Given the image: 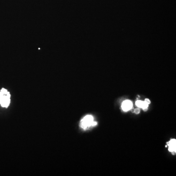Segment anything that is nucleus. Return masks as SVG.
I'll return each instance as SVG.
<instances>
[{"label":"nucleus","mask_w":176,"mask_h":176,"mask_svg":"<svg viewBox=\"0 0 176 176\" xmlns=\"http://www.w3.org/2000/svg\"><path fill=\"white\" fill-rule=\"evenodd\" d=\"M10 95L9 93L5 89L0 90V104L3 107L7 108L10 102Z\"/></svg>","instance_id":"obj_1"},{"label":"nucleus","mask_w":176,"mask_h":176,"mask_svg":"<svg viewBox=\"0 0 176 176\" xmlns=\"http://www.w3.org/2000/svg\"><path fill=\"white\" fill-rule=\"evenodd\" d=\"M97 122L94 121V118L91 115L86 116L81 121V127L84 129H86L90 126H95Z\"/></svg>","instance_id":"obj_2"},{"label":"nucleus","mask_w":176,"mask_h":176,"mask_svg":"<svg viewBox=\"0 0 176 176\" xmlns=\"http://www.w3.org/2000/svg\"><path fill=\"white\" fill-rule=\"evenodd\" d=\"M132 106H133L132 102L130 100H126L123 101V102L122 103L121 107L122 110L126 112L131 110L132 108Z\"/></svg>","instance_id":"obj_3"},{"label":"nucleus","mask_w":176,"mask_h":176,"mask_svg":"<svg viewBox=\"0 0 176 176\" xmlns=\"http://www.w3.org/2000/svg\"><path fill=\"white\" fill-rule=\"evenodd\" d=\"M167 143L169 146V151L171 152L173 154H174L176 153V140L175 139H172Z\"/></svg>","instance_id":"obj_4"},{"label":"nucleus","mask_w":176,"mask_h":176,"mask_svg":"<svg viewBox=\"0 0 176 176\" xmlns=\"http://www.w3.org/2000/svg\"><path fill=\"white\" fill-rule=\"evenodd\" d=\"M135 105L137 107H140L143 109V110L145 111L147 110V108L148 107V105L145 101H142L140 100H137L135 102Z\"/></svg>","instance_id":"obj_5"},{"label":"nucleus","mask_w":176,"mask_h":176,"mask_svg":"<svg viewBox=\"0 0 176 176\" xmlns=\"http://www.w3.org/2000/svg\"><path fill=\"white\" fill-rule=\"evenodd\" d=\"M134 112L136 113V114H139L140 112V110L139 109V108H136L135 109V110H134Z\"/></svg>","instance_id":"obj_6"},{"label":"nucleus","mask_w":176,"mask_h":176,"mask_svg":"<svg viewBox=\"0 0 176 176\" xmlns=\"http://www.w3.org/2000/svg\"><path fill=\"white\" fill-rule=\"evenodd\" d=\"M144 101L146 102L148 104H150V103H151V102H150V100H149V99H145Z\"/></svg>","instance_id":"obj_7"},{"label":"nucleus","mask_w":176,"mask_h":176,"mask_svg":"<svg viewBox=\"0 0 176 176\" xmlns=\"http://www.w3.org/2000/svg\"><path fill=\"white\" fill-rule=\"evenodd\" d=\"M134 110H133V109H132V112H134Z\"/></svg>","instance_id":"obj_8"}]
</instances>
